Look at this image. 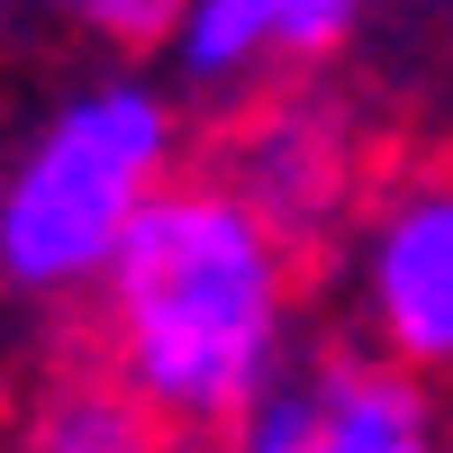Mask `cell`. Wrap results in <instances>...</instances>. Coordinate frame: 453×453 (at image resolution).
<instances>
[{
    "label": "cell",
    "instance_id": "1",
    "mask_svg": "<svg viewBox=\"0 0 453 453\" xmlns=\"http://www.w3.org/2000/svg\"><path fill=\"white\" fill-rule=\"evenodd\" d=\"M290 263L218 181L155 191L109 263L100 299L64 309L55 326L82 354H100L127 390H145L191 444H236L263 418V363L290 309Z\"/></svg>",
    "mask_w": 453,
    "mask_h": 453
},
{
    "label": "cell",
    "instance_id": "9",
    "mask_svg": "<svg viewBox=\"0 0 453 453\" xmlns=\"http://www.w3.org/2000/svg\"><path fill=\"white\" fill-rule=\"evenodd\" d=\"M273 19H281V46L290 55H326V46H345L354 0H273Z\"/></svg>",
    "mask_w": 453,
    "mask_h": 453
},
{
    "label": "cell",
    "instance_id": "5",
    "mask_svg": "<svg viewBox=\"0 0 453 453\" xmlns=\"http://www.w3.org/2000/svg\"><path fill=\"white\" fill-rule=\"evenodd\" d=\"M245 453H435V444L408 372L372 354H318L309 381L254 418Z\"/></svg>",
    "mask_w": 453,
    "mask_h": 453
},
{
    "label": "cell",
    "instance_id": "7",
    "mask_svg": "<svg viewBox=\"0 0 453 453\" xmlns=\"http://www.w3.org/2000/svg\"><path fill=\"white\" fill-rule=\"evenodd\" d=\"M55 19L100 36V46H119V55H145V46H164L173 27H191L200 10L191 0H55Z\"/></svg>",
    "mask_w": 453,
    "mask_h": 453
},
{
    "label": "cell",
    "instance_id": "6",
    "mask_svg": "<svg viewBox=\"0 0 453 453\" xmlns=\"http://www.w3.org/2000/svg\"><path fill=\"white\" fill-rule=\"evenodd\" d=\"M10 453H191V435L55 326L46 335V381L27 390Z\"/></svg>",
    "mask_w": 453,
    "mask_h": 453
},
{
    "label": "cell",
    "instance_id": "4",
    "mask_svg": "<svg viewBox=\"0 0 453 453\" xmlns=\"http://www.w3.org/2000/svg\"><path fill=\"white\" fill-rule=\"evenodd\" d=\"M372 318L408 372H453V173H408L372 236Z\"/></svg>",
    "mask_w": 453,
    "mask_h": 453
},
{
    "label": "cell",
    "instance_id": "3",
    "mask_svg": "<svg viewBox=\"0 0 453 453\" xmlns=\"http://www.w3.org/2000/svg\"><path fill=\"white\" fill-rule=\"evenodd\" d=\"M155 173L164 109L145 91H91L82 109H64L10 181V281H82L91 263H119L127 226L155 209Z\"/></svg>",
    "mask_w": 453,
    "mask_h": 453
},
{
    "label": "cell",
    "instance_id": "8",
    "mask_svg": "<svg viewBox=\"0 0 453 453\" xmlns=\"http://www.w3.org/2000/svg\"><path fill=\"white\" fill-rule=\"evenodd\" d=\"M254 46H281L273 0H200V19H191V73H226V64H245Z\"/></svg>",
    "mask_w": 453,
    "mask_h": 453
},
{
    "label": "cell",
    "instance_id": "2",
    "mask_svg": "<svg viewBox=\"0 0 453 453\" xmlns=\"http://www.w3.org/2000/svg\"><path fill=\"white\" fill-rule=\"evenodd\" d=\"M191 173L218 181V191L281 245L299 299L326 281L345 226L381 218L399 200V145L372 136L345 100H326L309 82H281V91H254L236 109H218Z\"/></svg>",
    "mask_w": 453,
    "mask_h": 453
}]
</instances>
